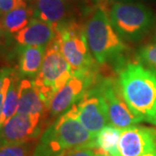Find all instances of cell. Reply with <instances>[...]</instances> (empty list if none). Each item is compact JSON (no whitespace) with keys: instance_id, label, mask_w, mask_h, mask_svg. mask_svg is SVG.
<instances>
[{"instance_id":"26","label":"cell","mask_w":156,"mask_h":156,"mask_svg":"<svg viewBox=\"0 0 156 156\" xmlns=\"http://www.w3.org/2000/svg\"><path fill=\"white\" fill-rule=\"evenodd\" d=\"M148 122L152 123V124H154V125H155L156 126V115L153 117L152 119H150V120L148 121Z\"/></svg>"},{"instance_id":"5","label":"cell","mask_w":156,"mask_h":156,"mask_svg":"<svg viewBox=\"0 0 156 156\" xmlns=\"http://www.w3.org/2000/svg\"><path fill=\"white\" fill-rule=\"evenodd\" d=\"M108 17L121 37L131 42L145 36L154 23V15L147 6L130 1H115Z\"/></svg>"},{"instance_id":"21","label":"cell","mask_w":156,"mask_h":156,"mask_svg":"<svg viewBox=\"0 0 156 156\" xmlns=\"http://www.w3.org/2000/svg\"><path fill=\"white\" fill-rule=\"evenodd\" d=\"M23 4H26V0H0V17Z\"/></svg>"},{"instance_id":"4","label":"cell","mask_w":156,"mask_h":156,"mask_svg":"<svg viewBox=\"0 0 156 156\" xmlns=\"http://www.w3.org/2000/svg\"><path fill=\"white\" fill-rule=\"evenodd\" d=\"M55 28L60 50L71 68L72 75L97 71V62L89 50L84 26L73 20Z\"/></svg>"},{"instance_id":"27","label":"cell","mask_w":156,"mask_h":156,"mask_svg":"<svg viewBox=\"0 0 156 156\" xmlns=\"http://www.w3.org/2000/svg\"><path fill=\"white\" fill-rule=\"evenodd\" d=\"M99 154V153H98ZM99 156H108V155H104V154H99ZM142 156H156V153H152V154H145V155Z\"/></svg>"},{"instance_id":"22","label":"cell","mask_w":156,"mask_h":156,"mask_svg":"<svg viewBox=\"0 0 156 156\" xmlns=\"http://www.w3.org/2000/svg\"><path fill=\"white\" fill-rule=\"evenodd\" d=\"M66 156H99V154L94 147H84L73 151Z\"/></svg>"},{"instance_id":"12","label":"cell","mask_w":156,"mask_h":156,"mask_svg":"<svg viewBox=\"0 0 156 156\" xmlns=\"http://www.w3.org/2000/svg\"><path fill=\"white\" fill-rule=\"evenodd\" d=\"M33 17L54 27L76 20L74 0H35Z\"/></svg>"},{"instance_id":"23","label":"cell","mask_w":156,"mask_h":156,"mask_svg":"<svg viewBox=\"0 0 156 156\" xmlns=\"http://www.w3.org/2000/svg\"><path fill=\"white\" fill-rule=\"evenodd\" d=\"M10 83H11V75L5 78L4 85H3L2 89L0 90V120H1V115H2V112H3V106H4L5 97L6 92L8 90V88L10 86Z\"/></svg>"},{"instance_id":"2","label":"cell","mask_w":156,"mask_h":156,"mask_svg":"<svg viewBox=\"0 0 156 156\" xmlns=\"http://www.w3.org/2000/svg\"><path fill=\"white\" fill-rule=\"evenodd\" d=\"M95 138L67 111L45 129L35 146L33 156H66L80 148H95Z\"/></svg>"},{"instance_id":"20","label":"cell","mask_w":156,"mask_h":156,"mask_svg":"<svg viewBox=\"0 0 156 156\" xmlns=\"http://www.w3.org/2000/svg\"><path fill=\"white\" fill-rule=\"evenodd\" d=\"M140 59L156 70V42L144 45L139 50Z\"/></svg>"},{"instance_id":"10","label":"cell","mask_w":156,"mask_h":156,"mask_svg":"<svg viewBox=\"0 0 156 156\" xmlns=\"http://www.w3.org/2000/svg\"><path fill=\"white\" fill-rule=\"evenodd\" d=\"M44 117L17 113L0 128V147L34 141L42 132Z\"/></svg>"},{"instance_id":"6","label":"cell","mask_w":156,"mask_h":156,"mask_svg":"<svg viewBox=\"0 0 156 156\" xmlns=\"http://www.w3.org/2000/svg\"><path fill=\"white\" fill-rule=\"evenodd\" d=\"M71 76V68L62 56L55 37L46 47L41 69L33 81L47 108L54 95Z\"/></svg>"},{"instance_id":"17","label":"cell","mask_w":156,"mask_h":156,"mask_svg":"<svg viewBox=\"0 0 156 156\" xmlns=\"http://www.w3.org/2000/svg\"><path fill=\"white\" fill-rule=\"evenodd\" d=\"M122 129L115 128L110 124L102 128L95 138V149L104 155L120 156L119 140Z\"/></svg>"},{"instance_id":"16","label":"cell","mask_w":156,"mask_h":156,"mask_svg":"<svg viewBox=\"0 0 156 156\" xmlns=\"http://www.w3.org/2000/svg\"><path fill=\"white\" fill-rule=\"evenodd\" d=\"M33 18L32 7L23 4L1 17L0 25L9 35L17 33L26 27Z\"/></svg>"},{"instance_id":"14","label":"cell","mask_w":156,"mask_h":156,"mask_svg":"<svg viewBox=\"0 0 156 156\" xmlns=\"http://www.w3.org/2000/svg\"><path fill=\"white\" fill-rule=\"evenodd\" d=\"M47 107L39 95L33 81L24 78L20 80L18 89L17 114L27 115H46Z\"/></svg>"},{"instance_id":"3","label":"cell","mask_w":156,"mask_h":156,"mask_svg":"<svg viewBox=\"0 0 156 156\" xmlns=\"http://www.w3.org/2000/svg\"><path fill=\"white\" fill-rule=\"evenodd\" d=\"M89 50L101 64L116 62L122 65L127 45L117 33L108 14L102 8L95 10L84 25Z\"/></svg>"},{"instance_id":"7","label":"cell","mask_w":156,"mask_h":156,"mask_svg":"<svg viewBox=\"0 0 156 156\" xmlns=\"http://www.w3.org/2000/svg\"><path fill=\"white\" fill-rule=\"evenodd\" d=\"M95 86L105 101L109 124L119 128H129L144 122L130 109L123 97L119 83L112 78H97Z\"/></svg>"},{"instance_id":"13","label":"cell","mask_w":156,"mask_h":156,"mask_svg":"<svg viewBox=\"0 0 156 156\" xmlns=\"http://www.w3.org/2000/svg\"><path fill=\"white\" fill-rule=\"evenodd\" d=\"M56 35L53 25L33 17L26 27L14 35V38L20 46L47 47Z\"/></svg>"},{"instance_id":"19","label":"cell","mask_w":156,"mask_h":156,"mask_svg":"<svg viewBox=\"0 0 156 156\" xmlns=\"http://www.w3.org/2000/svg\"><path fill=\"white\" fill-rule=\"evenodd\" d=\"M34 141L0 147V156H33Z\"/></svg>"},{"instance_id":"29","label":"cell","mask_w":156,"mask_h":156,"mask_svg":"<svg viewBox=\"0 0 156 156\" xmlns=\"http://www.w3.org/2000/svg\"><path fill=\"white\" fill-rule=\"evenodd\" d=\"M115 1H129V0H115Z\"/></svg>"},{"instance_id":"1","label":"cell","mask_w":156,"mask_h":156,"mask_svg":"<svg viewBox=\"0 0 156 156\" xmlns=\"http://www.w3.org/2000/svg\"><path fill=\"white\" fill-rule=\"evenodd\" d=\"M118 74V83L128 107L148 122L156 115V70L132 62H123Z\"/></svg>"},{"instance_id":"28","label":"cell","mask_w":156,"mask_h":156,"mask_svg":"<svg viewBox=\"0 0 156 156\" xmlns=\"http://www.w3.org/2000/svg\"><path fill=\"white\" fill-rule=\"evenodd\" d=\"M95 1H97V2H103V1H106V0H95Z\"/></svg>"},{"instance_id":"18","label":"cell","mask_w":156,"mask_h":156,"mask_svg":"<svg viewBox=\"0 0 156 156\" xmlns=\"http://www.w3.org/2000/svg\"><path fill=\"white\" fill-rule=\"evenodd\" d=\"M20 80L15 76L14 72L11 74V83L6 92L3 112L0 120V128L14 115L17 114L18 105V89Z\"/></svg>"},{"instance_id":"15","label":"cell","mask_w":156,"mask_h":156,"mask_svg":"<svg viewBox=\"0 0 156 156\" xmlns=\"http://www.w3.org/2000/svg\"><path fill=\"white\" fill-rule=\"evenodd\" d=\"M46 47L20 46L18 73L23 77L35 78L38 74L44 58Z\"/></svg>"},{"instance_id":"9","label":"cell","mask_w":156,"mask_h":156,"mask_svg":"<svg viewBox=\"0 0 156 156\" xmlns=\"http://www.w3.org/2000/svg\"><path fill=\"white\" fill-rule=\"evenodd\" d=\"M97 71L74 74L50 101L48 111L51 116L59 117L81 100L95 83Z\"/></svg>"},{"instance_id":"25","label":"cell","mask_w":156,"mask_h":156,"mask_svg":"<svg viewBox=\"0 0 156 156\" xmlns=\"http://www.w3.org/2000/svg\"><path fill=\"white\" fill-rule=\"evenodd\" d=\"M10 35L5 32V30H4V29L1 27V25H0V53H1V51L3 50L4 49V47H5V45L6 44V42H7V38H8V37H9Z\"/></svg>"},{"instance_id":"11","label":"cell","mask_w":156,"mask_h":156,"mask_svg":"<svg viewBox=\"0 0 156 156\" xmlns=\"http://www.w3.org/2000/svg\"><path fill=\"white\" fill-rule=\"evenodd\" d=\"M118 148L120 156L156 153V129L136 125L122 129Z\"/></svg>"},{"instance_id":"24","label":"cell","mask_w":156,"mask_h":156,"mask_svg":"<svg viewBox=\"0 0 156 156\" xmlns=\"http://www.w3.org/2000/svg\"><path fill=\"white\" fill-rule=\"evenodd\" d=\"M12 69H9V68H5V69H0V90L2 89L5 80L7 76H9L12 73Z\"/></svg>"},{"instance_id":"8","label":"cell","mask_w":156,"mask_h":156,"mask_svg":"<svg viewBox=\"0 0 156 156\" xmlns=\"http://www.w3.org/2000/svg\"><path fill=\"white\" fill-rule=\"evenodd\" d=\"M68 111L70 112L89 132L95 135L109 124L106 102L95 84Z\"/></svg>"}]
</instances>
